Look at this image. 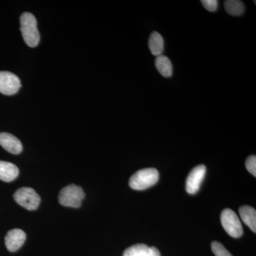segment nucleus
Instances as JSON below:
<instances>
[{"mask_svg":"<svg viewBox=\"0 0 256 256\" xmlns=\"http://www.w3.org/2000/svg\"><path fill=\"white\" fill-rule=\"evenodd\" d=\"M20 25L24 41L30 47H35L40 41L36 18L32 13L25 12L20 18Z\"/></svg>","mask_w":256,"mask_h":256,"instance_id":"1","label":"nucleus"},{"mask_svg":"<svg viewBox=\"0 0 256 256\" xmlns=\"http://www.w3.org/2000/svg\"><path fill=\"white\" fill-rule=\"evenodd\" d=\"M159 172L156 168L139 170L130 178L129 185L134 190H144L156 184L159 180Z\"/></svg>","mask_w":256,"mask_h":256,"instance_id":"2","label":"nucleus"},{"mask_svg":"<svg viewBox=\"0 0 256 256\" xmlns=\"http://www.w3.org/2000/svg\"><path fill=\"white\" fill-rule=\"evenodd\" d=\"M84 197L85 194L82 188L77 185L70 184L60 190L58 202L64 206L78 208L82 206Z\"/></svg>","mask_w":256,"mask_h":256,"instance_id":"3","label":"nucleus"},{"mask_svg":"<svg viewBox=\"0 0 256 256\" xmlns=\"http://www.w3.org/2000/svg\"><path fill=\"white\" fill-rule=\"evenodd\" d=\"M220 222L224 230L233 238H239L242 235V223L233 210L225 208L220 214Z\"/></svg>","mask_w":256,"mask_h":256,"instance_id":"4","label":"nucleus"},{"mask_svg":"<svg viewBox=\"0 0 256 256\" xmlns=\"http://www.w3.org/2000/svg\"><path fill=\"white\" fill-rule=\"evenodd\" d=\"M14 198L18 204L30 210H36L41 202L38 194L30 188H18L14 193Z\"/></svg>","mask_w":256,"mask_h":256,"instance_id":"5","label":"nucleus"},{"mask_svg":"<svg viewBox=\"0 0 256 256\" xmlns=\"http://www.w3.org/2000/svg\"><path fill=\"white\" fill-rule=\"evenodd\" d=\"M21 82L15 74L9 72H0V92L6 96L16 94L21 88Z\"/></svg>","mask_w":256,"mask_h":256,"instance_id":"6","label":"nucleus"},{"mask_svg":"<svg viewBox=\"0 0 256 256\" xmlns=\"http://www.w3.org/2000/svg\"><path fill=\"white\" fill-rule=\"evenodd\" d=\"M206 172V168L204 164L195 166L190 172L186 182V190L188 194H194L198 191Z\"/></svg>","mask_w":256,"mask_h":256,"instance_id":"7","label":"nucleus"},{"mask_svg":"<svg viewBox=\"0 0 256 256\" xmlns=\"http://www.w3.org/2000/svg\"><path fill=\"white\" fill-rule=\"evenodd\" d=\"M26 237V234L21 229H12L5 236V246L10 252H16L22 246Z\"/></svg>","mask_w":256,"mask_h":256,"instance_id":"8","label":"nucleus"},{"mask_svg":"<svg viewBox=\"0 0 256 256\" xmlns=\"http://www.w3.org/2000/svg\"><path fill=\"white\" fill-rule=\"evenodd\" d=\"M0 146L10 153L18 154L22 151V144L18 138L8 132L0 133Z\"/></svg>","mask_w":256,"mask_h":256,"instance_id":"9","label":"nucleus"},{"mask_svg":"<svg viewBox=\"0 0 256 256\" xmlns=\"http://www.w3.org/2000/svg\"><path fill=\"white\" fill-rule=\"evenodd\" d=\"M122 256H161L156 247H150L146 244H140L128 248Z\"/></svg>","mask_w":256,"mask_h":256,"instance_id":"10","label":"nucleus"},{"mask_svg":"<svg viewBox=\"0 0 256 256\" xmlns=\"http://www.w3.org/2000/svg\"><path fill=\"white\" fill-rule=\"evenodd\" d=\"M18 169L16 165L9 162L0 161V180L2 181H13L18 178Z\"/></svg>","mask_w":256,"mask_h":256,"instance_id":"11","label":"nucleus"},{"mask_svg":"<svg viewBox=\"0 0 256 256\" xmlns=\"http://www.w3.org/2000/svg\"><path fill=\"white\" fill-rule=\"evenodd\" d=\"M239 214L242 222L250 228L252 232H256V212L250 206H242L239 208Z\"/></svg>","mask_w":256,"mask_h":256,"instance_id":"12","label":"nucleus"},{"mask_svg":"<svg viewBox=\"0 0 256 256\" xmlns=\"http://www.w3.org/2000/svg\"><path fill=\"white\" fill-rule=\"evenodd\" d=\"M156 68L162 76L165 78L171 77L173 73L172 64L169 58L164 55L156 56Z\"/></svg>","mask_w":256,"mask_h":256,"instance_id":"13","label":"nucleus"},{"mask_svg":"<svg viewBox=\"0 0 256 256\" xmlns=\"http://www.w3.org/2000/svg\"><path fill=\"white\" fill-rule=\"evenodd\" d=\"M150 50L153 55L159 56L164 50V40L158 32H154L150 35L148 41Z\"/></svg>","mask_w":256,"mask_h":256,"instance_id":"14","label":"nucleus"},{"mask_svg":"<svg viewBox=\"0 0 256 256\" xmlns=\"http://www.w3.org/2000/svg\"><path fill=\"white\" fill-rule=\"evenodd\" d=\"M226 11L232 16H240L244 14L245 6L238 0H227L224 2Z\"/></svg>","mask_w":256,"mask_h":256,"instance_id":"15","label":"nucleus"},{"mask_svg":"<svg viewBox=\"0 0 256 256\" xmlns=\"http://www.w3.org/2000/svg\"><path fill=\"white\" fill-rule=\"evenodd\" d=\"M212 250L216 256H233L220 242H212Z\"/></svg>","mask_w":256,"mask_h":256,"instance_id":"16","label":"nucleus"},{"mask_svg":"<svg viewBox=\"0 0 256 256\" xmlns=\"http://www.w3.org/2000/svg\"><path fill=\"white\" fill-rule=\"evenodd\" d=\"M246 168L248 171L256 176V156H250L246 160Z\"/></svg>","mask_w":256,"mask_h":256,"instance_id":"17","label":"nucleus"},{"mask_svg":"<svg viewBox=\"0 0 256 256\" xmlns=\"http://www.w3.org/2000/svg\"><path fill=\"white\" fill-rule=\"evenodd\" d=\"M204 8L210 12H215L218 9V2L216 0H202L201 1Z\"/></svg>","mask_w":256,"mask_h":256,"instance_id":"18","label":"nucleus"}]
</instances>
